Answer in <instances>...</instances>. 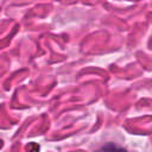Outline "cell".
I'll use <instances>...</instances> for the list:
<instances>
[{"instance_id":"1","label":"cell","mask_w":152,"mask_h":152,"mask_svg":"<svg viewBox=\"0 0 152 152\" xmlns=\"http://www.w3.org/2000/svg\"><path fill=\"white\" fill-rule=\"evenodd\" d=\"M97 152H127L125 148H122V147H120V146H118V145H115V144H106L103 147H101L100 148V151H97Z\"/></svg>"}]
</instances>
